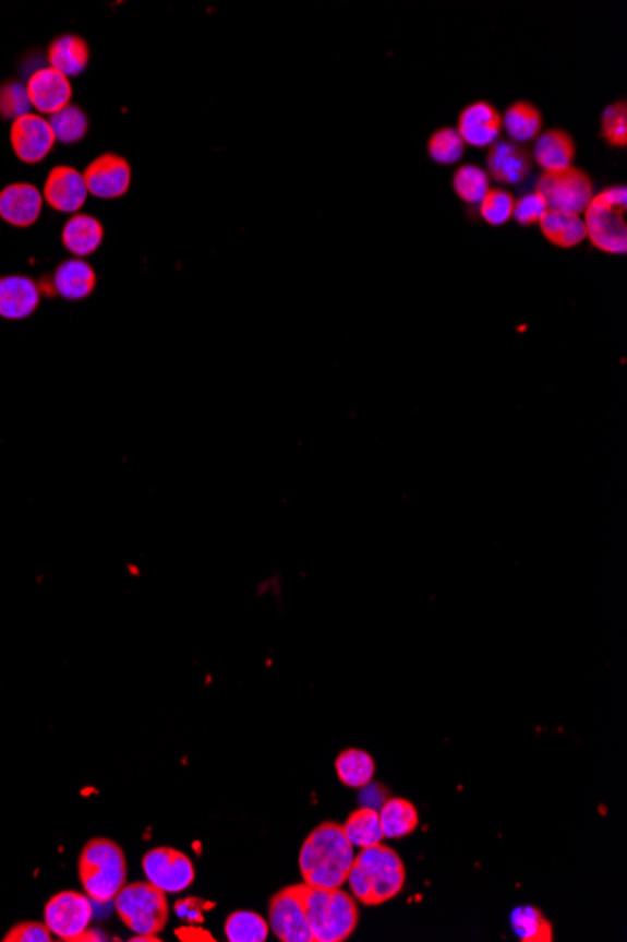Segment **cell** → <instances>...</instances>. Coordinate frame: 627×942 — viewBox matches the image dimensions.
Returning a JSON list of instances; mask_svg holds the SVG:
<instances>
[{
	"mask_svg": "<svg viewBox=\"0 0 627 942\" xmlns=\"http://www.w3.org/2000/svg\"><path fill=\"white\" fill-rule=\"evenodd\" d=\"M355 850L338 822H324L312 830L299 852L304 884L314 889H342L348 881Z\"/></svg>",
	"mask_w": 627,
	"mask_h": 942,
	"instance_id": "cell-1",
	"label": "cell"
},
{
	"mask_svg": "<svg viewBox=\"0 0 627 942\" xmlns=\"http://www.w3.org/2000/svg\"><path fill=\"white\" fill-rule=\"evenodd\" d=\"M350 894L364 907H376L395 899L406 884L405 861L397 850L378 843L361 848L348 873Z\"/></svg>",
	"mask_w": 627,
	"mask_h": 942,
	"instance_id": "cell-2",
	"label": "cell"
},
{
	"mask_svg": "<svg viewBox=\"0 0 627 942\" xmlns=\"http://www.w3.org/2000/svg\"><path fill=\"white\" fill-rule=\"evenodd\" d=\"M304 910L314 942H345L358 929V899L342 889H314L303 882Z\"/></svg>",
	"mask_w": 627,
	"mask_h": 942,
	"instance_id": "cell-3",
	"label": "cell"
},
{
	"mask_svg": "<svg viewBox=\"0 0 627 942\" xmlns=\"http://www.w3.org/2000/svg\"><path fill=\"white\" fill-rule=\"evenodd\" d=\"M77 871L83 892L91 897V902L100 905L113 902L129 877L124 850L116 840L104 837L91 839L83 847Z\"/></svg>",
	"mask_w": 627,
	"mask_h": 942,
	"instance_id": "cell-4",
	"label": "cell"
},
{
	"mask_svg": "<svg viewBox=\"0 0 627 942\" xmlns=\"http://www.w3.org/2000/svg\"><path fill=\"white\" fill-rule=\"evenodd\" d=\"M627 189L624 184L608 187L592 198L584 211L587 238L595 249L607 254L627 251Z\"/></svg>",
	"mask_w": 627,
	"mask_h": 942,
	"instance_id": "cell-5",
	"label": "cell"
},
{
	"mask_svg": "<svg viewBox=\"0 0 627 942\" xmlns=\"http://www.w3.org/2000/svg\"><path fill=\"white\" fill-rule=\"evenodd\" d=\"M113 902L122 923L135 935H158L168 923L166 894L149 881L124 884Z\"/></svg>",
	"mask_w": 627,
	"mask_h": 942,
	"instance_id": "cell-6",
	"label": "cell"
},
{
	"mask_svg": "<svg viewBox=\"0 0 627 942\" xmlns=\"http://www.w3.org/2000/svg\"><path fill=\"white\" fill-rule=\"evenodd\" d=\"M535 190L545 200L548 211H562L571 215H582L594 198L592 179L587 171L574 166L564 171L543 174Z\"/></svg>",
	"mask_w": 627,
	"mask_h": 942,
	"instance_id": "cell-7",
	"label": "cell"
},
{
	"mask_svg": "<svg viewBox=\"0 0 627 942\" xmlns=\"http://www.w3.org/2000/svg\"><path fill=\"white\" fill-rule=\"evenodd\" d=\"M95 916L93 902L87 894L64 890L55 894L44 907V922L53 937L62 941H83Z\"/></svg>",
	"mask_w": 627,
	"mask_h": 942,
	"instance_id": "cell-8",
	"label": "cell"
},
{
	"mask_svg": "<svg viewBox=\"0 0 627 942\" xmlns=\"http://www.w3.org/2000/svg\"><path fill=\"white\" fill-rule=\"evenodd\" d=\"M143 873L145 879L162 890L164 894H179L192 886L196 879V869L189 856L171 847L150 848L143 856Z\"/></svg>",
	"mask_w": 627,
	"mask_h": 942,
	"instance_id": "cell-9",
	"label": "cell"
},
{
	"mask_svg": "<svg viewBox=\"0 0 627 942\" xmlns=\"http://www.w3.org/2000/svg\"><path fill=\"white\" fill-rule=\"evenodd\" d=\"M273 933L282 942H314L304 910L303 884L280 890L269 903Z\"/></svg>",
	"mask_w": 627,
	"mask_h": 942,
	"instance_id": "cell-10",
	"label": "cell"
},
{
	"mask_svg": "<svg viewBox=\"0 0 627 942\" xmlns=\"http://www.w3.org/2000/svg\"><path fill=\"white\" fill-rule=\"evenodd\" d=\"M10 143L21 163L38 164L53 151L57 140L46 117L27 114L12 122Z\"/></svg>",
	"mask_w": 627,
	"mask_h": 942,
	"instance_id": "cell-11",
	"label": "cell"
},
{
	"mask_svg": "<svg viewBox=\"0 0 627 942\" xmlns=\"http://www.w3.org/2000/svg\"><path fill=\"white\" fill-rule=\"evenodd\" d=\"M88 194L101 200H116L129 192L132 168L122 156L106 153L88 164L83 171Z\"/></svg>",
	"mask_w": 627,
	"mask_h": 942,
	"instance_id": "cell-12",
	"label": "cell"
},
{
	"mask_svg": "<svg viewBox=\"0 0 627 942\" xmlns=\"http://www.w3.org/2000/svg\"><path fill=\"white\" fill-rule=\"evenodd\" d=\"M44 202L59 213L75 215L87 202L88 190L82 171L72 166H55L44 184Z\"/></svg>",
	"mask_w": 627,
	"mask_h": 942,
	"instance_id": "cell-13",
	"label": "cell"
},
{
	"mask_svg": "<svg viewBox=\"0 0 627 942\" xmlns=\"http://www.w3.org/2000/svg\"><path fill=\"white\" fill-rule=\"evenodd\" d=\"M28 100L38 116H53L72 103V83L67 75L46 67L36 70L27 82Z\"/></svg>",
	"mask_w": 627,
	"mask_h": 942,
	"instance_id": "cell-14",
	"label": "cell"
},
{
	"mask_svg": "<svg viewBox=\"0 0 627 942\" xmlns=\"http://www.w3.org/2000/svg\"><path fill=\"white\" fill-rule=\"evenodd\" d=\"M486 170L496 183L519 184L532 171V156L519 143L498 140L489 147Z\"/></svg>",
	"mask_w": 627,
	"mask_h": 942,
	"instance_id": "cell-15",
	"label": "cell"
},
{
	"mask_svg": "<svg viewBox=\"0 0 627 942\" xmlns=\"http://www.w3.org/2000/svg\"><path fill=\"white\" fill-rule=\"evenodd\" d=\"M457 132L462 142L472 147H491L494 142H498L502 116L493 104L478 100L460 111Z\"/></svg>",
	"mask_w": 627,
	"mask_h": 942,
	"instance_id": "cell-16",
	"label": "cell"
},
{
	"mask_svg": "<svg viewBox=\"0 0 627 942\" xmlns=\"http://www.w3.org/2000/svg\"><path fill=\"white\" fill-rule=\"evenodd\" d=\"M44 196L31 183L8 184L0 192V218L15 228H28L40 218Z\"/></svg>",
	"mask_w": 627,
	"mask_h": 942,
	"instance_id": "cell-17",
	"label": "cell"
},
{
	"mask_svg": "<svg viewBox=\"0 0 627 942\" xmlns=\"http://www.w3.org/2000/svg\"><path fill=\"white\" fill-rule=\"evenodd\" d=\"M40 285L25 275L0 277V319L25 320L40 306Z\"/></svg>",
	"mask_w": 627,
	"mask_h": 942,
	"instance_id": "cell-18",
	"label": "cell"
},
{
	"mask_svg": "<svg viewBox=\"0 0 627 942\" xmlns=\"http://www.w3.org/2000/svg\"><path fill=\"white\" fill-rule=\"evenodd\" d=\"M96 273L93 265L82 258H72L62 262L53 275L49 277V294H57L68 301H80L95 291Z\"/></svg>",
	"mask_w": 627,
	"mask_h": 942,
	"instance_id": "cell-19",
	"label": "cell"
},
{
	"mask_svg": "<svg viewBox=\"0 0 627 942\" xmlns=\"http://www.w3.org/2000/svg\"><path fill=\"white\" fill-rule=\"evenodd\" d=\"M575 153H577V147H575L574 138L569 136L566 130L551 129L538 136L535 145H533L532 156L541 170H545V174H553V171H564L571 168Z\"/></svg>",
	"mask_w": 627,
	"mask_h": 942,
	"instance_id": "cell-20",
	"label": "cell"
},
{
	"mask_svg": "<svg viewBox=\"0 0 627 942\" xmlns=\"http://www.w3.org/2000/svg\"><path fill=\"white\" fill-rule=\"evenodd\" d=\"M49 67L62 75L75 77L87 70L91 49L82 36L62 35L51 41L48 49Z\"/></svg>",
	"mask_w": 627,
	"mask_h": 942,
	"instance_id": "cell-21",
	"label": "cell"
},
{
	"mask_svg": "<svg viewBox=\"0 0 627 942\" xmlns=\"http://www.w3.org/2000/svg\"><path fill=\"white\" fill-rule=\"evenodd\" d=\"M101 241H104V226L98 218L91 215L75 213L74 217L68 218V223L62 228V245L75 258L91 257L93 252L98 251Z\"/></svg>",
	"mask_w": 627,
	"mask_h": 942,
	"instance_id": "cell-22",
	"label": "cell"
},
{
	"mask_svg": "<svg viewBox=\"0 0 627 942\" xmlns=\"http://www.w3.org/2000/svg\"><path fill=\"white\" fill-rule=\"evenodd\" d=\"M541 234L546 241L560 249H571L587 239V226L580 215L562 213V211H546L545 217L540 220Z\"/></svg>",
	"mask_w": 627,
	"mask_h": 942,
	"instance_id": "cell-23",
	"label": "cell"
},
{
	"mask_svg": "<svg viewBox=\"0 0 627 942\" xmlns=\"http://www.w3.org/2000/svg\"><path fill=\"white\" fill-rule=\"evenodd\" d=\"M502 129H506L507 136L519 145L533 142L538 140L543 129V116L533 104L520 100L506 109V114L502 117Z\"/></svg>",
	"mask_w": 627,
	"mask_h": 942,
	"instance_id": "cell-24",
	"label": "cell"
},
{
	"mask_svg": "<svg viewBox=\"0 0 627 942\" xmlns=\"http://www.w3.org/2000/svg\"><path fill=\"white\" fill-rule=\"evenodd\" d=\"M378 814L382 832L387 839H402L418 830V807L405 798H391V800L384 801Z\"/></svg>",
	"mask_w": 627,
	"mask_h": 942,
	"instance_id": "cell-25",
	"label": "cell"
},
{
	"mask_svg": "<svg viewBox=\"0 0 627 942\" xmlns=\"http://www.w3.org/2000/svg\"><path fill=\"white\" fill-rule=\"evenodd\" d=\"M337 777L345 787L364 788L371 785L376 773V762L361 749H346L335 762Z\"/></svg>",
	"mask_w": 627,
	"mask_h": 942,
	"instance_id": "cell-26",
	"label": "cell"
},
{
	"mask_svg": "<svg viewBox=\"0 0 627 942\" xmlns=\"http://www.w3.org/2000/svg\"><path fill=\"white\" fill-rule=\"evenodd\" d=\"M342 827L353 848L374 847L385 839L379 814L374 807H359L346 819Z\"/></svg>",
	"mask_w": 627,
	"mask_h": 942,
	"instance_id": "cell-27",
	"label": "cell"
},
{
	"mask_svg": "<svg viewBox=\"0 0 627 942\" xmlns=\"http://www.w3.org/2000/svg\"><path fill=\"white\" fill-rule=\"evenodd\" d=\"M511 929L522 942H553V923L546 920L540 908L522 905L511 913Z\"/></svg>",
	"mask_w": 627,
	"mask_h": 942,
	"instance_id": "cell-28",
	"label": "cell"
},
{
	"mask_svg": "<svg viewBox=\"0 0 627 942\" xmlns=\"http://www.w3.org/2000/svg\"><path fill=\"white\" fill-rule=\"evenodd\" d=\"M224 933L230 942H265L269 922L252 910H236L224 922Z\"/></svg>",
	"mask_w": 627,
	"mask_h": 942,
	"instance_id": "cell-29",
	"label": "cell"
},
{
	"mask_svg": "<svg viewBox=\"0 0 627 942\" xmlns=\"http://www.w3.org/2000/svg\"><path fill=\"white\" fill-rule=\"evenodd\" d=\"M453 189L465 204H481V200L491 190V177L479 166L466 164L455 171Z\"/></svg>",
	"mask_w": 627,
	"mask_h": 942,
	"instance_id": "cell-30",
	"label": "cell"
},
{
	"mask_svg": "<svg viewBox=\"0 0 627 942\" xmlns=\"http://www.w3.org/2000/svg\"><path fill=\"white\" fill-rule=\"evenodd\" d=\"M49 127L53 130L55 140L57 142L72 143L82 142L83 138L87 136L88 119L80 106H67L61 111H57L49 119Z\"/></svg>",
	"mask_w": 627,
	"mask_h": 942,
	"instance_id": "cell-31",
	"label": "cell"
},
{
	"mask_svg": "<svg viewBox=\"0 0 627 942\" xmlns=\"http://www.w3.org/2000/svg\"><path fill=\"white\" fill-rule=\"evenodd\" d=\"M465 150L466 143L462 142L457 129H453V127L436 130L426 143L429 156L434 163L442 164V166L459 163L460 158L465 156Z\"/></svg>",
	"mask_w": 627,
	"mask_h": 942,
	"instance_id": "cell-32",
	"label": "cell"
},
{
	"mask_svg": "<svg viewBox=\"0 0 627 942\" xmlns=\"http://www.w3.org/2000/svg\"><path fill=\"white\" fill-rule=\"evenodd\" d=\"M601 136L611 147L624 150L627 145V106L626 100L611 104L603 109L601 116Z\"/></svg>",
	"mask_w": 627,
	"mask_h": 942,
	"instance_id": "cell-33",
	"label": "cell"
},
{
	"mask_svg": "<svg viewBox=\"0 0 627 942\" xmlns=\"http://www.w3.org/2000/svg\"><path fill=\"white\" fill-rule=\"evenodd\" d=\"M515 198L506 189H491L479 204V215L491 226H504L513 218Z\"/></svg>",
	"mask_w": 627,
	"mask_h": 942,
	"instance_id": "cell-34",
	"label": "cell"
},
{
	"mask_svg": "<svg viewBox=\"0 0 627 942\" xmlns=\"http://www.w3.org/2000/svg\"><path fill=\"white\" fill-rule=\"evenodd\" d=\"M31 100H28L27 85L20 82H7L0 85V117L12 119L31 114Z\"/></svg>",
	"mask_w": 627,
	"mask_h": 942,
	"instance_id": "cell-35",
	"label": "cell"
},
{
	"mask_svg": "<svg viewBox=\"0 0 627 942\" xmlns=\"http://www.w3.org/2000/svg\"><path fill=\"white\" fill-rule=\"evenodd\" d=\"M546 211H548V207H546L545 200H543L538 190H533L530 194H524V196L515 202L513 218L520 226H533V224L540 223L541 218L545 217Z\"/></svg>",
	"mask_w": 627,
	"mask_h": 942,
	"instance_id": "cell-36",
	"label": "cell"
},
{
	"mask_svg": "<svg viewBox=\"0 0 627 942\" xmlns=\"http://www.w3.org/2000/svg\"><path fill=\"white\" fill-rule=\"evenodd\" d=\"M4 942H51L53 933L46 922H21L8 931Z\"/></svg>",
	"mask_w": 627,
	"mask_h": 942,
	"instance_id": "cell-37",
	"label": "cell"
}]
</instances>
